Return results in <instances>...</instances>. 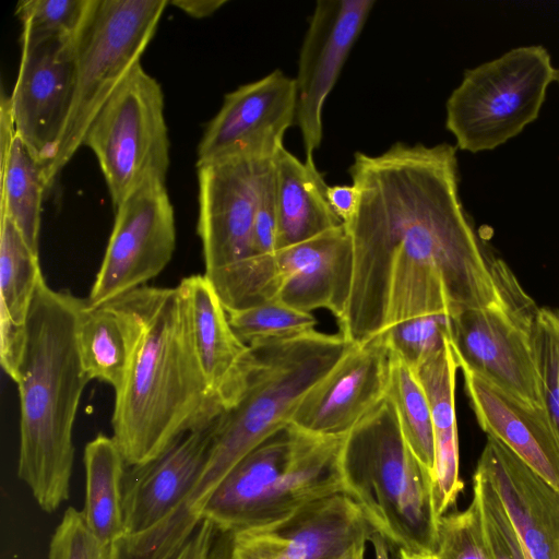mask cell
I'll return each instance as SVG.
<instances>
[{"mask_svg":"<svg viewBox=\"0 0 559 559\" xmlns=\"http://www.w3.org/2000/svg\"><path fill=\"white\" fill-rule=\"evenodd\" d=\"M358 203L344 224L353 276L340 334L362 344L397 323L455 314L499 298L492 261L459 193L456 147L395 143L356 152Z\"/></svg>","mask_w":559,"mask_h":559,"instance_id":"1","label":"cell"},{"mask_svg":"<svg viewBox=\"0 0 559 559\" xmlns=\"http://www.w3.org/2000/svg\"><path fill=\"white\" fill-rule=\"evenodd\" d=\"M214 423L179 436L155 459L126 472L124 536L152 530L186 500L205 466Z\"/></svg>","mask_w":559,"mask_h":559,"instance_id":"18","label":"cell"},{"mask_svg":"<svg viewBox=\"0 0 559 559\" xmlns=\"http://www.w3.org/2000/svg\"><path fill=\"white\" fill-rule=\"evenodd\" d=\"M159 83L136 64L92 120L83 145L98 159L117 209L147 183H164L169 140Z\"/></svg>","mask_w":559,"mask_h":559,"instance_id":"10","label":"cell"},{"mask_svg":"<svg viewBox=\"0 0 559 559\" xmlns=\"http://www.w3.org/2000/svg\"><path fill=\"white\" fill-rule=\"evenodd\" d=\"M85 500L81 511L93 534L110 546L126 535V462L112 437L99 433L84 449Z\"/></svg>","mask_w":559,"mask_h":559,"instance_id":"25","label":"cell"},{"mask_svg":"<svg viewBox=\"0 0 559 559\" xmlns=\"http://www.w3.org/2000/svg\"><path fill=\"white\" fill-rule=\"evenodd\" d=\"M391 362L385 333L355 344L301 399L289 424L317 436H346L386 397Z\"/></svg>","mask_w":559,"mask_h":559,"instance_id":"17","label":"cell"},{"mask_svg":"<svg viewBox=\"0 0 559 559\" xmlns=\"http://www.w3.org/2000/svg\"><path fill=\"white\" fill-rule=\"evenodd\" d=\"M76 338L88 379L106 382L118 390L131 353L130 328L122 312L110 302L92 307L86 299L79 317Z\"/></svg>","mask_w":559,"mask_h":559,"instance_id":"26","label":"cell"},{"mask_svg":"<svg viewBox=\"0 0 559 559\" xmlns=\"http://www.w3.org/2000/svg\"><path fill=\"white\" fill-rule=\"evenodd\" d=\"M85 304L71 293L50 288L45 278L39 282L12 378L21 409L17 475L46 512L57 510L70 493L73 426L91 381L76 338Z\"/></svg>","mask_w":559,"mask_h":559,"instance_id":"3","label":"cell"},{"mask_svg":"<svg viewBox=\"0 0 559 559\" xmlns=\"http://www.w3.org/2000/svg\"><path fill=\"white\" fill-rule=\"evenodd\" d=\"M480 428L559 489V431L546 406H533L462 369Z\"/></svg>","mask_w":559,"mask_h":559,"instance_id":"20","label":"cell"},{"mask_svg":"<svg viewBox=\"0 0 559 559\" xmlns=\"http://www.w3.org/2000/svg\"><path fill=\"white\" fill-rule=\"evenodd\" d=\"M171 4L186 12L188 15L202 19L212 15L222 5L226 3L225 0H177L171 1Z\"/></svg>","mask_w":559,"mask_h":559,"instance_id":"41","label":"cell"},{"mask_svg":"<svg viewBox=\"0 0 559 559\" xmlns=\"http://www.w3.org/2000/svg\"><path fill=\"white\" fill-rule=\"evenodd\" d=\"M344 437L305 432L288 425L249 452L215 488L202 520L219 531L278 523L316 500L345 493Z\"/></svg>","mask_w":559,"mask_h":559,"instance_id":"6","label":"cell"},{"mask_svg":"<svg viewBox=\"0 0 559 559\" xmlns=\"http://www.w3.org/2000/svg\"><path fill=\"white\" fill-rule=\"evenodd\" d=\"M374 0H319L298 61L296 120L306 158L321 144L322 110L373 8Z\"/></svg>","mask_w":559,"mask_h":559,"instance_id":"15","label":"cell"},{"mask_svg":"<svg viewBox=\"0 0 559 559\" xmlns=\"http://www.w3.org/2000/svg\"><path fill=\"white\" fill-rule=\"evenodd\" d=\"M277 203V250L343 225L332 210L328 185L313 158L281 148L273 158Z\"/></svg>","mask_w":559,"mask_h":559,"instance_id":"22","label":"cell"},{"mask_svg":"<svg viewBox=\"0 0 559 559\" xmlns=\"http://www.w3.org/2000/svg\"><path fill=\"white\" fill-rule=\"evenodd\" d=\"M457 368L449 341L413 370L429 403L435 441L457 439L454 399Z\"/></svg>","mask_w":559,"mask_h":559,"instance_id":"30","label":"cell"},{"mask_svg":"<svg viewBox=\"0 0 559 559\" xmlns=\"http://www.w3.org/2000/svg\"><path fill=\"white\" fill-rule=\"evenodd\" d=\"M366 543L367 539L356 542L335 559H366Z\"/></svg>","mask_w":559,"mask_h":559,"instance_id":"43","label":"cell"},{"mask_svg":"<svg viewBox=\"0 0 559 559\" xmlns=\"http://www.w3.org/2000/svg\"><path fill=\"white\" fill-rule=\"evenodd\" d=\"M400 557L399 559H433L432 555H420V554H411L404 550H399Z\"/></svg>","mask_w":559,"mask_h":559,"instance_id":"44","label":"cell"},{"mask_svg":"<svg viewBox=\"0 0 559 559\" xmlns=\"http://www.w3.org/2000/svg\"><path fill=\"white\" fill-rule=\"evenodd\" d=\"M74 40L22 41L17 79L10 96L16 134L46 168L53 160L74 90Z\"/></svg>","mask_w":559,"mask_h":559,"instance_id":"14","label":"cell"},{"mask_svg":"<svg viewBox=\"0 0 559 559\" xmlns=\"http://www.w3.org/2000/svg\"><path fill=\"white\" fill-rule=\"evenodd\" d=\"M345 495L392 547L433 555L440 516L433 477L408 445L386 396L345 437L341 453Z\"/></svg>","mask_w":559,"mask_h":559,"instance_id":"5","label":"cell"},{"mask_svg":"<svg viewBox=\"0 0 559 559\" xmlns=\"http://www.w3.org/2000/svg\"><path fill=\"white\" fill-rule=\"evenodd\" d=\"M485 547L490 559H528L509 514L488 476L476 466L473 476Z\"/></svg>","mask_w":559,"mask_h":559,"instance_id":"32","label":"cell"},{"mask_svg":"<svg viewBox=\"0 0 559 559\" xmlns=\"http://www.w3.org/2000/svg\"><path fill=\"white\" fill-rule=\"evenodd\" d=\"M340 333L311 332L250 345L243 386L236 402L215 420L199 481L168 518L188 534L202 521L209 498L249 452L290 423L301 399L354 347Z\"/></svg>","mask_w":559,"mask_h":559,"instance_id":"4","label":"cell"},{"mask_svg":"<svg viewBox=\"0 0 559 559\" xmlns=\"http://www.w3.org/2000/svg\"><path fill=\"white\" fill-rule=\"evenodd\" d=\"M116 210L112 231L87 302L104 306L145 286L170 262L175 214L164 183H147Z\"/></svg>","mask_w":559,"mask_h":559,"instance_id":"12","label":"cell"},{"mask_svg":"<svg viewBox=\"0 0 559 559\" xmlns=\"http://www.w3.org/2000/svg\"><path fill=\"white\" fill-rule=\"evenodd\" d=\"M499 298L450 318V346L467 369L533 406H546L533 333L539 308L509 266L493 259Z\"/></svg>","mask_w":559,"mask_h":559,"instance_id":"9","label":"cell"},{"mask_svg":"<svg viewBox=\"0 0 559 559\" xmlns=\"http://www.w3.org/2000/svg\"><path fill=\"white\" fill-rule=\"evenodd\" d=\"M38 254L13 222L0 215V359L12 379L21 358L26 323L39 282Z\"/></svg>","mask_w":559,"mask_h":559,"instance_id":"23","label":"cell"},{"mask_svg":"<svg viewBox=\"0 0 559 559\" xmlns=\"http://www.w3.org/2000/svg\"><path fill=\"white\" fill-rule=\"evenodd\" d=\"M533 342L545 405L559 431V312L539 308Z\"/></svg>","mask_w":559,"mask_h":559,"instance_id":"35","label":"cell"},{"mask_svg":"<svg viewBox=\"0 0 559 559\" xmlns=\"http://www.w3.org/2000/svg\"><path fill=\"white\" fill-rule=\"evenodd\" d=\"M295 120V80L274 70L225 96L200 141L197 166L231 157L273 159Z\"/></svg>","mask_w":559,"mask_h":559,"instance_id":"13","label":"cell"},{"mask_svg":"<svg viewBox=\"0 0 559 559\" xmlns=\"http://www.w3.org/2000/svg\"><path fill=\"white\" fill-rule=\"evenodd\" d=\"M262 299L304 312L326 309L338 320L353 276L352 241L344 225L261 255Z\"/></svg>","mask_w":559,"mask_h":559,"instance_id":"16","label":"cell"},{"mask_svg":"<svg viewBox=\"0 0 559 559\" xmlns=\"http://www.w3.org/2000/svg\"><path fill=\"white\" fill-rule=\"evenodd\" d=\"M48 559H110V546L93 534L81 511L69 507L51 537Z\"/></svg>","mask_w":559,"mask_h":559,"instance_id":"36","label":"cell"},{"mask_svg":"<svg viewBox=\"0 0 559 559\" xmlns=\"http://www.w3.org/2000/svg\"><path fill=\"white\" fill-rule=\"evenodd\" d=\"M110 304L126 317L131 333L111 419L112 438L131 467L155 459L179 436L211 425L224 409L197 357L179 285H145Z\"/></svg>","mask_w":559,"mask_h":559,"instance_id":"2","label":"cell"},{"mask_svg":"<svg viewBox=\"0 0 559 559\" xmlns=\"http://www.w3.org/2000/svg\"><path fill=\"white\" fill-rule=\"evenodd\" d=\"M46 188L45 167L15 134L7 159L0 164V215L13 222L36 254Z\"/></svg>","mask_w":559,"mask_h":559,"instance_id":"27","label":"cell"},{"mask_svg":"<svg viewBox=\"0 0 559 559\" xmlns=\"http://www.w3.org/2000/svg\"><path fill=\"white\" fill-rule=\"evenodd\" d=\"M328 201L343 225L348 223L355 214L358 193L353 183L329 186L326 190Z\"/></svg>","mask_w":559,"mask_h":559,"instance_id":"39","label":"cell"},{"mask_svg":"<svg viewBox=\"0 0 559 559\" xmlns=\"http://www.w3.org/2000/svg\"><path fill=\"white\" fill-rule=\"evenodd\" d=\"M286 544L295 559H335L356 542L369 539L372 527L345 493L329 496L266 526Z\"/></svg>","mask_w":559,"mask_h":559,"instance_id":"24","label":"cell"},{"mask_svg":"<svg viewBox=\"0 0 559 559\" xmlns=\"http://www.w3.org/2000/svg\"><path fill=\"white\" fill-rule=\"evenodd\" d=\"M374 552V559H392L390 555L391 544L377 531L372 530L368 539Z\"/></svg>","mask_w":559,"mask_h":559,"instance_id":"42","label":"cell"},{"mask_svg":"<svg viewBox=\"0 0 559 559\" xmlns=\"http://www.w3.org/2000/svg\"><path fill=\"white\" fill-rule=\"evenodd\" d=\"M214 532V525L207 520H202L174 559H206Z\"/></svg>","mask_w":559,"mask_h":559,"instance_id":"40","label":"cell"},{"mask_svg":"<svg viewBox=\"0 0 559 559\" xmlns=\"http://www.w3.org/2000/svg\"><path fill=\"white\" fill-rule=\"evenodd\" d=\"M178 285L187 299L201 369L225 411L236 402L243 386L250 346L231 328L226 308L204 274L185 277Z\"/></svg>","mask_w":559,"mask_h":559,"instance_id":"21","label":"cell"},{"mask_svg":"<svg viewBox=\"0 0 559 559\" xmlns=\"http://www.w3.org/2000/svg\"><path fill=\"white\" fill-rule=\"evenodd\" d=\"M433 559H490L485 547L477 504L439 520Z\"/></svg>","mask_w":559,"mask_h":559,"instance_id":"34","label":"cell"},{"mask_svg":"<svg viewBox=\"0 0 559 559\" xmlns=\"http://www.w3.org/2000/svg\"><path fill=\"white\" fill-rule=\"evenodd\" d=\"M252 250L253 257L272 254L277 250V203L273 162L263 177L260 189Z\"/></svg>","mask_w":559,"mask_h":559,"instance_id":"37","label":"cell"},{"mask_svg":"<svg viewBox=\"0 0 559 559\" xmlns=\"http://www.w3.org/2000/svg\"><path fill=\"white\" fill-rule=\"evenodd\" d=\"M93 0H22L15 13L22 23V41L63 37L74 40L80 34Z\"/></svg>","mask_w":559,"mask_h":559,"instance_id":"31","label":"cell"},{"mask_svg":"<svg viewBox=\"0 0 559 559\" xmlns=\"http://www.w3.org/2000/svg\"><path fill=\"white\" fill-rule=\"evenodd\" d=\"M477 467L495 486L528 559H559V489L491 436Z\"/></svg>","mask_w":559,"mask_h":559,"instance_id":"19","label":"cell"},{"mask_svg":"<svg viewBox=\"0 0 559 559\" xmlns=\"http://www.w3.org/2000/svg\"><path fill=\"white\" fill-rule=\"evenodd\" d=\"M273 159L231 157L197 166L204 275L216 293L253 257L252 238L263 177Z\"/></svg>","mask_w":559,"mask_h":559,"instance_id":"11","label":"cell"},{"mask_svg":"<svg viewBox=\"0 0 559 559\" xmlns=\"http://www.w3.org/2000/svg\"><path fill=\"white\" fill-rule=\"evenodd\" d=\"M226 311L231 328L248 346L305 334L316 330L318 323L312 313L297 310L277 300Z\"/></svg>","mask_w":559,"mask_h":559,"instance_id":"29","label":"cell"},{"mask_svg":"<svg viewBox=\"0 0 559 559\" xmlns=\"http://www.w3.org/2000/svg\"><path fill=\"white\" fill-rule=\"evenodd\" d=\"M556 69L543 46H522L464 72L449 96L445 127L456 147L493 150L535 121Z\"/></svg>","mask_w":559,"mask_h":559,"instance_id":"8","label":"cell"},{"mask_svg":"<svg viewBox=\"0 0 559 559\" xmlns=\"http://www.w3.org/2000/svg\"><path fill=\"white\" fill-rule=\"evenodd\" d=\"M386 396L395 407L408 445L432 474L435 432L429 403L413 369L393 352Z\"/></svg>","mask_w":559,"mask_h":559,"instance_id":"28","label":"cell"},{"mask_svg":"<svg viewBox=\"0 0 559 559\" xmlns=\"http://www.w3.org/2000/svg\"><path fill=\"white\" fill-rule=\"evenodd\" d=\"M555 81L559 84V69H556Z\"/></svg>","mask_w":559,"mask_h":559,"instance_id":"45","label":"cell"},{"mask_svg":"<svg viewBox=\"0 0 559 559\" xmlns=\"http://www.w3.org/2000/svg\"><path fill=\"white\" fill-rule=\"evenodd\" d=\"M167 0H93L74 39V90L56 156L45 170L47 188L75 152L99 109L153 38Z\"/></svg>","mask_w":559,"mask_h":559,"instance_id":"7","label":"cell"},{"mask_svg":"<svg viewBox=\"0 0 559 559\" xmlns=\"http://www.w3.org/2000/svg\"><path fill=\"white\" fill-rule=\"evenodd\" d=\"M233 559H295L284 540L266 527L234 532Z\"/></svg>","mask_w":559,"mask_h":559,"instance_id":"38","label":"cell"},{"mask_svg":"<svg viewBox=\"0 0 559 559\" xmlns=\"http://www.w3.org/2000/svg\"><path fill=\"white\" fill-rule=\"evenodd\" d=\"M448 313H431L402 321L385 333L392 352L411 369L441 350L450 341Z\"/></svg>","mask_w":559,"mask_h":559,"instance_id":"33","label":"cell"}]
</instances>
